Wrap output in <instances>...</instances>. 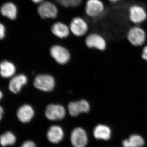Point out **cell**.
Masks as SVG:
<instances>
[{
	"label": "cell",
	"mask_w": 147,
	"mask_h": 147,
	"mask_svg": "<svg viewBox=\"0 0 147 147\" xmlns=\"http://www.w3.org/2000/svg\"><path fill=\"white\" fill-rule=\"evenodd\" d=\"M34 85L36 88L42 91H52L55 86V78L49 74H39L36 76Z\"/></svg>",
	"instance_id": "6da1fadb"
},
{
	"label": "cell",
	"mask_w": 147,
	"mask_h": 147,
	"mask_svg": "<svg viewBox=\"0 0 147 147\" xmlns=\"http://www.w3.org/2000/svg\"><path fill=\"white\" fill-rule=\"evenodd\" d=\"M127 38L131 45L135 46H141L145 43L146 35L144 30L142 28L134 26L129 30Z\"/></svg>",
	"instance_id": "7a4b0ae2"
},
{
	"label": "cell",
	"mask_w": 147,
	"mask_h": 147,
	"mask_svg": "<svg viewBox=\"0 0 147 147\" xmlns=\"http://www.w3.org/2000/svg\"><path fill=\"white\" fill-rule=\"evenodd\" d=\"M50 54L52 57L58 63L65 65L69 61L70 54L65 47L60 45H53L50 49Z\"/></svg>",
	"instance_id": "3957f363"
},
{
	"label": "cell",
	"mask_w": 147,
	"mask_h": 147,
	"mask_svg": "<svg viewBox=\"0 0 147 147\" xmlns=\"http://www.w3.org/2000/svg\"><path fill=\"white\" fill-rule=\"evenodd\" d=\"M65 115L66 110L62 105L50 104L46 107L45 116L50 120H61L64 118Z\"/></svg>",
	"instance_id": "277c9868"
},
{
	"label": "cell",
	"mask_w": 147,
	"mask_h": 147,
	"mask_svg": "<svg viewBox=\"0 0 147 147\" xmlns=\"http://www.w3.org/2000/svg\"><path fill=\"white\" fill-rule=\"evenodd\" d=\"M105 6L100 0H88L85 6V11L91 17H98L104 12Z\"/></svg>",
	"instance_id": "5b68a950"
},
{
	"label": "cell",
	"mask_w": 147,
	"mask_h": 147,
	"mask_svg": "<svg viewBox=\"0 0 147 147\" xmlns=\"http://www.w3.org/2000/svg\"><path fill=\"white\" fill-rule=\"evenodd\" d=\"M38 12L42 18H55L57 16L58 9L53 3L44 1L40 4Z\"/></svg>",
	"instance_id": "8992f818"
},
{
	"label": "cell",
	"mask_w": 147,
	"mask_h": 147,
	"mask_svg": "<svg viewBox=\"0 0 147 147\" xmlns=\"http://www.w3.org/2000/svg\"><path fill=\"white\" fill-rule=\"evenodd\" d=\"M129 17L131 22L134 24H142L146 20L147 13L142 6L134 5L129 9Z\"/></svg>",
	"instance_id": "52a82bcc"
},
{
	"label": "cell",
	"mask_w": 147,
	"mask_h": 147,
	"mask_svg": "<svg viewBox=\"0 0 147 147\" xmlns=\"http://www.w3.org/2000/svg\"><path fill=\"white\" fill-rule=\"evenodd\" d=\"M70 140L74 147H85L88 142L86 132L81 127H76L71 131Z\"/></svg>",
	"instance_id": "ba28073f"
},
{
	"label": "cell",
	"mask_w": 147,
	"mask_h": 147,
	"mask_svg": "<svg viewBox=\"0 0 147 147\" xmlns=\"http://www.w3.org/2000/svg\"><path fill=\"white\" fill-rule=\"evenodd\" d=\"M70 32L75 36H82L88 32V26L84 19L80 17L74 18L69 26Z\"/></svg>",
	"instance_id": "9c48e42d"
},
{
	"label": "cell",
	"mask_w": 147,
	"mask_h": 147,
	"mask_svg": "<svg viewBox=\"0 0 147 147\" xmlns=\"http://www.w3.org/2000/svg\"><path fill=\"white\" fill-rule=\"evenodd\" d=\"M86 45L91 48H95L103 51L107 46L106 42L104 38L99 34L92 33L88 35L85 40Z\"/></svg>",
	"instance_id": "30bf717a"
},
{
	"label": "cell",
	"mask_w": 147,
	"mask_h": 147,
	"mask_svg": "<svg viewBox=\"0 0 147 147\" xmlns=\"http://www.w3.org/2000/svg\"><path fill=\"white\" fill-rule=\"evenodd\" d=\"M90 106L86 100H81L79 101L70 102L68 105L69 114L71 116L76 117L81 113H88L89 112Z\"/></svg>",
	"instance_id": "8fae6325"
},
{
	"label": "cell",
	"mask_w": 147,
	"mask_h": 147,
	"mask_svg": "<svg viewBox=\"0 0 147 147\" xmlns=\"http://www.w3.org/2000/svg\"><path fill=\"white\" fill-rule=\"evenodd\" d=\"M17 117L23 123H27L32 120L35 115L34 110L30 105L25 104L18 108Z\"/></svg>",
	"instance_id": "7c38bea8"
},
{
	"label": "cell",
	"mask_w": 147,
	"mask_h": 147,
	"mask_svg": "<svg viewBox=\"0 0 147 147\" xmlns=\"http://www.w3.org/2000/svg\"><path fill=\"white\" fill-rule=\"evenodd\" d=\"M28 78L23 74H18L14 76L9 82V88L11 91L14 94L20 92L22 87L28 83Z\"/></svg>",
	"instance_id": "4fadbf2b"
},
{
	"label": "cell",
	"mask_w": 147,
	"mask_h": 147,
	"mask_svg": "<svg viewBox=\"0 0 147 147\" xmlns=\"http://www.w3.org/2000/svg\"><path fill=\"white\" fill-rule=\"evenodd\" d=\"M63 136L64 132L62 128L58 125L50 127L47 131V139L53 144H58L60 142Z\"/></svg>",
	"instance_id": "5bb4252c"
},
{
	"label": "cell",
	"mask_w": 147,
	"mask_h": 147,
	"mask_svg": "<svg viewBox=\"0 0 147 147\" xmlns=\"http://www.w3.org/2000/svg\"><path fill=\"white\" fill-rule=\"evenodd\" d=\"M51 31L54 35L60 38H65L69 36L70 29L67 25L62 22L55 23L51 28Z\"/></svg>",
	"instance_id": "9a60e30c"
},
{
	"label": "cell",
	"mask_w": 147,
	"mask_h": 147,
	"mask_svg": "<svg viewBox=\"0 0 147 147\" xmlns=\"http://www.w3.org/2000/svg\"><path fill=\"white\" fill-rule=\"evenodd\" d=\"M0 11L3 16L11 20H14L17 17V7L13 3L8 2L4 4L1 7Z\"/></svg>",
	"instance_id": "2e32d148"
},
{
	"label": "cell",
	"mask_w": 147,
	"mask_h": 147,
	"mask_svg": "<svg viewBox=\"0 0 147 147\" xmlns=\"http://www.w3.org/2000/svg\"><path fill=\"white\" fill-rule=\"evenodd\" d=\"M93 134L96 139L108 140L111 137V129L104 125H98L94 129Z\"/></svg>",
	"instance_id": "e0dca14e"
},
{
	"label": "cell",
	"mask_w": 147,
	"mask_h": 147,
	"mask_svg": "<svg viewBox=\"0 0 147 147\" xmlns=\"http://www.w3.org/2000/svg\"><path fill=\"white\" fill-rule=\"evenodd\" d=\"M16 71V67L12 63L3 61L0 63V74L4 78L13 76Z\"/></svg>",
	"instance_id": "ac0fdd59"
},
{
	"label": "cell",
	"mask_w": 147,
	"mask_h": 147,
	"mask_svg": "<svg viewBox=\"0 0 147 147\" xmlns=\"http://www.w3.org/2000/svg\"><path fill=\"white\" fill-rule=\"evenodd\" d=\"M144 141L140 135L132 134L128 139H125L122 142L123 147H143Z\"/></svg>",
	"instance_id": "d6986e66"
},
{
	"label": "cell",
	"mask_w": 147,
	"mask_h": 147,
	"mask_svg": "<svg viewBox=\"0 0 147 147\" xmlns=\"http://www.w3.org/2000/svg\"><path fill=\"white\" fill-rule=\"evenodd\" d=\"M16 137L10 131L5 132L0 136V145L3 147L13 146L16 142Z\"/></svg>",
	"instance_id": "ffe728a7"
},
{
	"label": "cell",
	"mask_w": 147,
	"mask_h": 147,
	"mask_svg": "<svg viewBox=\"0 0 147 147\" xmlns=\"http://www.w3.org/2000/svg\"><path fill=\"white\" fill-rule=\"evenodd\" d=\"M59 3L65 6H75L79 4L81 0H58Z\"/></svg>",
	"instance_id": "44dd1931"
},
{
	"label": "cell",
	"mask_w": 147,
	"mask_h": 147,
	"mask_svg": "<svg viewBox=\"0 0 147 147\" xmlns=\"http://www.w3.org/2000/svg\"><path fill=\"white\" fill-rule=\"evenodd\" d=\"M21 147H36L34 142L31 141H26L21 145Z\"/></svg>",
	"instance_id": "7402d4cb"
},
{
	"label": "cell",
	"mask_w": 147,
	"mask_h": 147,
	"mask_svg": "<svg viewBox=\"0 0 147 147\" xmlns=\"http://www.w3.org/2000/svg\"><path fill=\"white\" fill-rule=\"evenodd\" d=\"M5 29L3 24L0 23V40L2 39L5 36Z\"/></svg>",
	"instance_id": "603a6c76"
},
{
	"label": "cell",
	"mask_w": 147,
	"mask_h": 147,
	"mask_svg": "<svg viewBox=\"0 0 147 147\" xmlns=\"http://www.w3.org/2000/svg\"><path fill=\"white\" fill-rule=\"evenodd\" d=\"M142 57L147 62V45L144 47L142 51Z\"/></svg>",
	"instance_id": "cb8c5ba5"
},
{
	"label": "cell",
	"mask_w": 147,
	"mask_h": 147,
	"mask_svg": "<svg viewBox=\"0 0 147 147\" xmlns=\"http://www.w3.org/2000/svg\"><path fill=\"white\" fill-rule=\"evenodd\" d=\"M3 114V109L1 106H0V121L2 119Z\"/></svg>",
	"instance_id": "d4e9b609"
},
{
	"label": "cell",
	"mask_w": 147,
	"mask_h": 147,
	"mask_svg": "<svg viewBox=\"0 0 147 147\" xmlns=\"http://www.w3.org/2000/svg\"><path fill=\"white\" fill-rule=\"evenodd\" d=\"M33 2L36 4H40L44 1V0H31Z\"/></svg>",
	"instance_id": "484cf974"
},
{
	"label": "cell",
	"mask_w": 147,
	"mask_h": 147,
	"mask_svg": "<svg viewBox=\"0 0 147 147\" xmlns=\"http://www.w3.org/2000/svg\"><path fill=\"white\" fill-rule=\"evenodd\" d=\"M108 1L111 3H115L119 1H121V0H108Z\"/></svg>",
	"instance_id": "4316f807"
},
{
	"label": "cell",
	"mask_w": 147,
	"mask_h": 147,
	"mask_svg": "<svg viewBox=\"0 0 147 147\" xmlns=\"http://www.w3.org/2000/svg\"><path fill=\"white\" fill-rule=\"evenodd\" d=\"M3 97V94L0 91V99L2 98Z\"/></svg>",
	"instance_id": "83f0119b"
}]
</instances>
